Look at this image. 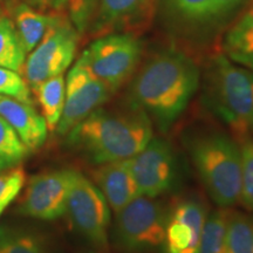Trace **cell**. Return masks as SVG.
Masks as SVG:
<instances>
[{"instance_id":"cell-6","label":"cell","mask_w":253,"mask_h":253,"mask_svg":"<svg viewBox=\"0 0 253 253\" xmlns=\"http://www.w3.org/2000/svg\"><path fill=\"white\" fill-rule=\"evenodd\" d=\"M142 49V41L132 33H109L93 41L79 61L114 94L134 77L140 66Z\"/></svg>"},{"instance_id":"cell-8","label":"cell","mask_w":253,"mask_h":253,"mask_svg":"<svg viewBox=\"0 0 253 253\" xmlns=\"http://www.w3.org/2000/svg\"><path fill=\"white\" fill-rule=\"evenodd\" d=\"M66 212L73 226L91 245L100 250L108 248L112 210L95 183L77 170L73 176Z\"/></svg>"},{"instance_id":"cell-3","label":"cell","mask_w":253,"mask_h":253,"mask_svg":"<svg viewBox=\"0 0 253 253\" xmlns=\"http://www.w3.org/2000/svg\"><path fill=\"white\" fill-rule=\"evenodd\" d=\"M203 103L239 140L253 131V69L213 55L203 74Z\"/></svg>"},{"instance_id":"cell-29","label":"cell","mask_w":253,"mask_h":253,"mask_svg":"<svg viewBox=\"0 0 253 253\" xmlns=\"http://www.w3.org/2000/svg\"><path fill=\"white\" fill-rule=\"evenodd\" d=\"M250 1L251 0H211L212 24L224 23V20L235 15Z\"/></svg>"},{"instance_id":"cell-27","label":"cell","mask_w":253,"mask_h":253,"mask_svg":"<svg viewBox=\"0 0 253 253\" xmlns=\"http://www.w3.org/2000/svg\"><path fill=\"white\" fill-rule=\"evenodd\" d=\"M100 0H66L69 20L78 33H84L99 7Z\"/></svg>"},{"instance_id":"cell-5","label":"cell","mask_w":253,"mask_h":253,"mask_svg":"<svg viewBox=\"0 0 253 253\" xmlns=\"http://www.w3.org/2000/svg\"><path fill=\"white\" fill-rule=\"evenodd\" d=\"M168 209L157 198L140 196L115 214L113 239L123 253L162 250Z\"/></svg>"},{"instance_id":"cell-15","label":"cell","mask_w":253,"mask_h":253,"mask_svg":"<svg viewBox=\"0 0 253 253\" xmlns=\"http://www.w3.org/2000/svg\"><path fill=\"white\" fill-rule=\"evenodd\" d=\"M154 0H100L94 30L97 33L123 31L143 23Z\"/></svg>"},{"instance_id":"cell-9","label":"cell","mask_w":253,"mask_h":253,"mask_svg":"<svg viewBox=\"0 0 253 253\" xmlns=\"http://www.w3.org/2000/svg\"><path fill=\"white\" fill-rule=\"evenodd\" d=\"M178 162L169 141L161 137L151 138L143 149L129 158L141 195L158 198L171 191L179 179Z\"/></svg>"},{"instance_id":"cell-30","label":"cell","mask_w":253,"mask_h":253,"mask_svg":"<svg viewBox=\"0 0 253 253\" xmlns=\"http://www.w3.org/2000/svg\"><path fill=\"white\" fill-rule=\"evenodd\" d=\"M33 2L45 7L60 8L63 4H66V0H33Z\"/></svg>"},{"instance_id":"cell-19","label":"cell","mask_w":253,"mask_h":253,"mask_svg":"<svg viewBox=\"0 0 253 253\" xmlns=\"http://www.w3.org/2000/svg\"><path fill=\"white\" fill-rule=\"evenodd\" d=\"M26 55L14 23L9 18L0 15V67L21 73Z\"/></svg>"},{"instance_id":"cell-4","label":"cell","mask_w":253,"mask_h":253,"mask_svg":"<svg viewBox=\"0 0 253 253\" xmlns=\"http://www.w3.org/2000/svg\"><path fill=\"white\" fill-rule=\"evenodd\" d=\"M189 154L208 195L219 208L229 209L240 201L242 151L225 132L201 131L186 142Z\"/></svg>"},{"instance_id":"cell-17","label":"cell","mask_w":253,"mask_h":253,"mask_svg":"<svg viewBox=\"0 0 253 253\" xmlns=\"http://www.w3.org/2000/svg\"><path fill=\"white\" fill-rule=\"evenodd\" d=\"M48 126V130L54 131L61 119L66 97V80L63 74L56 75L41 82L33 90Z\"/></svg>"},{"instance_id":"cell-28","label":"cell","mask_w":253,"mask_h":253,"mask_svg":"<svg viewBox=\"0 0 253 253\" xmlns=\"http://www.w3.org/2000/svg\"><path fill=\"white\" fill-rule=\"evenodd\" d=\"M25 181H26V176H25L23 168H14L12 170L7 185L0 194V216L6 210V208L13 202V199L19 195L21 189L24 188Z\"/></svg>"},{"instance_id":"cell-18","label":"cell","mask_w":253,"mask_h":253,"mask_svg":"<svg viewBox=\"0 0 253 253\" xmlns=\"http://www.w3.org/2000/svg\"><path fill=\"white\" fill-rule=\"evenodd\" d=\"M52 18L53 15L41 13L26 4L18 6L14 13V26L26 53H31L40 42Z\"/></svg>"},{"instance_id":"cell-7","label":"cell","mask_w":253,"mask_h":253,"mask_svg":"<svg viewBox=\"0 0 253 253\" xmlns=\"http://www.w3.org/2000/svg\"><path fill=\"white\" fill-rule=\"evenodd\" d=\"M79 33L71 20L53 15L52 23L26 58L21 74L33 91L41 82L61 75L75 58Z\"/></svg>"},{"instance_id":"cell-16","label":"cell","mask_w":253,"mask_h":253,"mask_svg":"<svg viewBox=\"0 0 253 253\" xmlns=\"http://www.w3.org/2000/svg\"><path fill=\"white\" fill-rule=\"evenodd\" d=\"M223 52L232 62L253 69V2L227 30Z\"/></svg>"},{"instance_id":"cell-1","label":"cell","mask_w":253,"mask_h":253,"mask_svg":"<svg viewBox=\"0 0 253 253\" xmlns=\"http://www.w3.org/2000/svg\"><path fill=\"white\" fill-rule=\"evenodd\" d=\"M201 77L198 65L184 52L160 50L135 72L128 102L147 114L158 130L166 132L188 108L201 84Z\"/></svg>"},{"instance_id":"cell-20","label":"cell","mask_w":253,"mask_h":253,"mask_svg":"<svg viewBox=\"0 0 253 253\" xmlns=\"http://www.w3.org/2000/svg\"><path fill=\"white\" fill-rule=\"evenodd\" d=\"M164 5L178 23L188 27L212 24L211 0H164Z\"/></svg>"},{"instance_id":"cell-13","label":"cell","mask_w":253,"mask_h":253,"mask_svg":"<svg viewBox=\"0 0 253 253\" xmlns=\"http://www.w3.org/2000/svg\"><path fill=\"white\" fill-rule=\"evenodd\" d=\"M91 177L114 213L142 196L129 160L99 164L91 172Z\"/></svg>"},{"instance_id":"cell-22","label":"cell","mask_w":253,"mask_h":253,"mask_svg":"<svg viewBox=\"0 0 253 253\" xmlns=\"http://www.w3.org/2000/svg\"><path fill=\"white\" fill-rule=\"evenodd\" d=\"M226 253H253V219L238 211H229Z\"/></svg>"},{"instance_id":"cell-23","label":"cell","mask_w":253,"mask_h":253,"mask_svg":"<svg viewBox=\"0 0 253 253\" xmlns=\"http://www.w3.org/2000/svg\"><path fill=\"white\" fill-rule=\"evenodd\" d=\"M28 153L14 129L0 116V171L19 167Z\"/></svg>"},{"instance_id":"cell-12","label":"cell","mask_w":253,"mask_h":253,"mask_svg":"<svg viewBox=\"0 0 253 253\" xmlns=\"http://www.w3.org/2000/svg\"><path fill=\"white\" fill-rule=\"evenodd\" d=\"M208 216L202 199L192 196L177 199L168 209L163 253H198Z\"/></svg>"},{"instance_id":"cell-24","label":"cell","mask_w":253,"mask_h":253,"mask_svg":"<svg viewBox=\"0 0 253 253\" xmlns=\"http://www.w3.org/2000/svg\"><path fill=\"white\" fill-rule=\"evenodd\" d=\"M0 253H48L42 243L30 233L0 227Z\"/></svg>"},{"instance_id":"cell-10","label":"cell","mask_w":253,"mask_h":253,"mask_svg":"<svg viewBox=\"0 0 253 253\" xmlns=\"http://www.w3.org/2000/svg\"><path fill=\"white\" fill-rule=\"evenodd\" d=\"M112 95L113 91L78 60L66 79L65 106L55 131L67 135L75 126L101 108Z\"/></svg>"},{"instance_id":"cell-21","label":"cell","mask_w":253,"mask_h":253,"mask_svg":"<svg viewBox=\"0 0 253 253\" xmlns=\"http://www.w3.org/2000/svg\"><path fill=\"white\" fill-rule=\"evenodd\" d=\"M229 211L225 208H219L209 213L199 243L198 253H226Z\"/></svg>"},{"instance_id":"cell-2","label":"cell","mask_w":253,"mask_h":253,"mask_svg":"<svg viewBox=\"0 0 253 253\" xmlns=\"http://www.w3.org/2000/svg\"><path fill=\"white\" fill-rule=\"evenodd\" d=\"M153 126L147 114L126 102L118 109H96L68 132L67 141L99 166L135 156L154 137Z\"/></svg>"},{"instance_id":"cell-31","label":"cell","mask_w":253,"mask_h":253,"mask_svg":"<svg viewBox=\"0 0 253 253\" xmlns=\"http://www.w3.org/2000/svg\"><path fill=\"white\" fill-rule=\"evenodd\" d=\"M12 170H5V171H0V194L2 192V190L6 188L7 183L9 181V177H11Z\"/></svg>"},{"instance_id":"cell-11","label":"cell","mask_w":253,"mask_h":253,"mask_svg":"<svg viewBox=\"0 0 253 253\" xmlns=\"http://www.w3.org/2000/svg\"><path fill=\"white\" fill-rule=\"evenodd\" d=\"M75 170L62 169L31 177L20 202V212L40 220H54L66 213Z\"/></svg>"},{"instance_id":"cell-14","label":"cell","mask_w":253,"mask_h":253,"mask_svg":"<svg viewBox=\"0 0 253 253\" xmlns=\"http://www.w3.org/2000/svg\"><path fill=\"white\" fill-rule=\"evenodd\" d=\"M0 116L14 129L30 151L39 149L45 143L48 126L33 103L0 95Z\"/></svg>"},{"instance_id":"cell-25","label":"cell","mask_w":253,"mask_h":253,"mask_svg":"<svg viewBox=\"0 0 253 253\" xmlns=\"http://www.w3.org/2000/svg\"><path fill=\"white\" fill-rule=\"evenodd\" d=\"M242 151V185L240 201L253 211V138L244 137L240 140Z\"/></svg>"},{"instance_id":"cell-26","label":"cell","mask_w":253,"mask_h":253,"mask_svg":"<svg viewBox=\"0 0 253 253\" xmlns=\"http://www.w3.org/2000/svg\"><path fill=\"white\" fill-rule=\"evenodd\" d=\"M0 95L32 103L31 88L23 74L4 67H0Z\"/></svg>"}]
</instances>
